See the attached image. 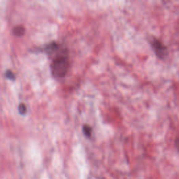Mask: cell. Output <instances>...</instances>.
<instances>
[{
	"label": "cell",
	"instance_id": "1",
	"mask_svg": "<svg viewBox=\"0 0 179 179\" xmlns=\"http://www.w3.org/2000/svg\"><path fill=\"white\" fill-rule=\"evenodd\" d=\"M69 60L67 56H58L55 58L51 65V72L56 78H62L67 74L69 68Z\"/></svg>",
	"mask_w": 179,
	"mask_h": 179
},
{
	"label": "cell",
	"instance_id": "2",
	"mask_svg": "<svg viewBox=\"0 0 179 179\" xmlns=\"http://www.w3.org/2000/svg\"><path fill=\"white\" fill-rule=\"evenodd\" d=\"M152 48L153 49L155 53L160 59H163L167 56V48L161 41L158 39H153L151 42Z\"/></svg>",
	"mask_w": 179,
	"mask_h": 179
},
{
	"label": "cell",
	"instance_id": "3",
	"mask_svg": "<svg viewBox=\"0 0 179 179\" xmlns=\"http://www.w3.org/2000/svg\"><path fill=\"white\" fill-rule=\"evenodd\" d=\"M25 31V30L24 27H23V26H21V25H18L14 27V30H13V32H14V34L15 36H21L24 35Z\"/></svg>",
	"mask_w": 179,
	"mask_h": 179
},
{
	"label": "cell",
	"instance_id": "4",
	"mask_svg": "<svg viewBox=\"0 0 179 179\" xmlns=\"http://www.w3.org/2000/svg\"><path fill=\"white\" fill-rule=\"evenodd\" d=\"M57 48H58V45L55 43V42H52V43L47 45L45 49H46V51L48 52V53H51V52L56 51Z\"/></svg>",
	"mask_w": 179,
	"mask_h": 179
},
{
	"label": "cell",
	"instance_id": "5",
	"mask_svg": "<svg viewBox=\"0 0 179 179\" xmlns=\"http://www.w3.org/2000/svg\"><path fill=\"white\" fill-rule=\"evenodd\" d=\"M83 133H84V134H85V136H86V137H88V138L91 137L92 132H93V129H92L90 126L88 125H83Z\"/></svg>",
	"mask_w": 179,
	"mask_h": 179
},
{
	"label": "cell",
	"instance_id": "6",
	"mask_svg": "<svg viewBox=\"0 0 179 179\" xmlns=\"http://www.w3.org/2000/svg\"><path fill=\"white\" fill-rule=\"evenodd\" d=\"M5 76H6L7 78H9V79H10V80H14L15 78V76L14 73V72H11V71H10V70L6 71V73H5Z\"/></svg>",
	"mask_w": 179,
	"mask_h": 179
},
{
	"label": "cell",
	"instance_id": "7",
	"mask_svg": "<svg viewBox=\"0 0 179 179\" xmlns=\"http://www.w3.org/2000/svg\"><path fill=\"white\" fill-rule=\"evenodd\" d=\"M18 110H19L20 114H25L26 111H27V108L24 104H20L18 106Z\"/></svg>",
	"mask_w": 179,
	"mask_h": 179
},
{
	"label": "cell",
	"instance_id": "8",
	"mask_svg": "<svg viewBox=\"0 0 179 179\" xmlns=\"http://www.w3.org/2000/svg\"><path fill=\"white\" fill-rule=\"evenodd\" d=\"M175 145H176V148H177V150L179 151V138L176 139V141H175Z\"/></svg>",
	"mask_w": 179,
	"mask_h": 179
}]
</instances>
